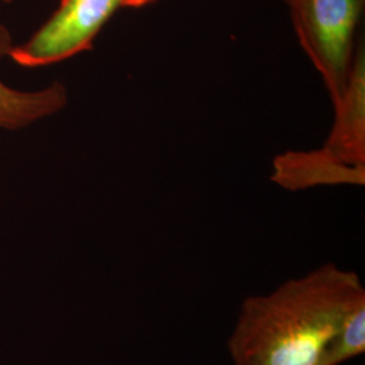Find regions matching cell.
Instances as JSON below:
<instances>
[{"instance_id":"9c48e42d","label":"cell","mask_w":365,"mask_h":365,"mask_svg":"<svg viewBox=\"0 0 365 365\" xmlns=\"http://www.w3.org/2000/svg\"><path fill=\"white\" fill-rule=\"evenodd\" d=\"M283 1H287V0H283Z\"/></svg>"},{"instance_id":"5b68a950","label":"cell","mask_w":365,"mask_h":365,"mask_svg":"<svg viewBox=\"0 0 365 365\" xmlns=\"http://www.w3.org/2000/svg\"><path fill=\"white\" fill-rule=\"evenodd\" d=\"M14 43L11 31L0 22V61L9 57ZM68 105L66 87L60 81L36 90L22 91L0 80V129L21 130L53 117Z\"/></svg>"},{"instance_id":"3957f363","label":"cell","mask_w":365,"mask_h":365,"mask_svg":"<svg viewBox=\"0 0 365 365\" xmlns=\"http://www.w3.org/2000/svg\"><path fill=\"white\" fill-rule=\"evenodd\" d=\"M300 46L322 75L333 105L348 87L361 42L365 0H287Z\"/></svg>"},{"instance_id":"7a4b0ae2","label":"cell","mask_w":365,"mask_h":365,"mask_svg":"<svg viewBox=\"0 0 365 365\" xmlns=\"http://www.w3.org/2000/svg\"><path fill=\"white\" fill-rule=\"evenodd\" d=\"M336 120L327 145L315 152H294L274 160L272 180L289 191L315 185L365 182V57L359 43L348 87L334 106Z\"/></svg>"},{"instance_id":"6da1fadb","label":"cell","mask_w":365,"mask_h":365,"mask_svg":"<svg viewBox=\"0 0 365 365\" xmlns=\"http://www.w3.org/2000/svg\"><path fill=\"white\" fill-rule=\"evenodd\" d=\"M365 303L360 277L334 264L244 300L227 342L233 365H317L348 315Z\"/></svg>"},{"instance_id":"52a82bcc","label":"cell","mask_w":365,"mask_h":365,"mask_svg":"<svg viewBox=\"0 0 365 365\" xmlns=\"http://www.w3.org/2000/svg\"><path fill=\"white\" fill-rule=\"evenodd\" d=\"M156 0H122V7L125 9H141Z\"/></svg>"},{"instance_id":"8992f818","label":"cell","mask_w":365,"mask_h":365,"mask_svg":"<svg viewBox=\"0 0 365 365\" xmlns=\"http://www.w3.org/2000/svg\"><path fill=\"white\" fill-rule=\"evenodd\" d=\"M365 352V303L348 315L317 365H341Z\"/></svg>"},{"instance_id":"ba28073f","label":"cell","mask_w":365,"mask_h":365,"mask_svg":"<svg viewBox=\"0 0 365 365\" xmlns=\"http://www.w3.org/2000/svg\"><path fill=\"white\" fill-rule=\"evenodd\" d=\"M14 0H0V4H9L13 3Z\"/></svg>"},{"instance_id":"277c9868","label":"cell","mask_w":365,"mask_h":365,"mask_svg":"<svg viewBox=\"0 0 365 365\" xmlns=\"http://www.w3.org/2000/svg\"><path fill=\"white\" fill-rule=\"evenodd\" d=\"M122 7V0H61L56 11L9 57L16 66L41 68L90 51L96 37Z\"/></svg>"}]
</instances>
